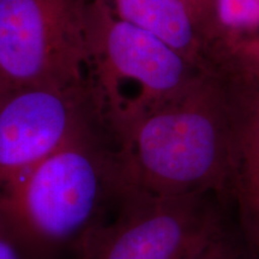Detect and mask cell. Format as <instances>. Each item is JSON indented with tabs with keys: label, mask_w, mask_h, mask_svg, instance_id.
I'll return each instance as SVG.
<instances>
[{
	"label": "cell",
	"mask_w": 259,
	"mask_h": 259,
	"mask_svg": "<svg viewBox=\"0 0 259 259\" xmlns=\"http://www.w3.org/2000/svg\"><path fill=\"white\" fill-rule=\"evenodd\" d=\"M126 186L114 141L93 124L0 192V222L25 259L76 248L111 215Z\"/></svg>",
	"instance_id": "obj_1"
},
{
	"label": "cell",
	"mask_w": 259,
	"mask_h": 259,
	"mask_svg": "<svg viewBox=\"0 0 259 259\" xmlns=\"http://www.w3.org/2000/svg\"><path fill=\"white\" fill-rule=\"evenodd\" d=\"M130 187L157 196L231 190L232 122L226 84L200 73L179 95L115 139Z\"/></svg>",
	"instance_id": "obj_2"
},
{
	"label": "cell",
	"mask_w": 259,
	"mask_h": 259,
	"mask_svg": "<svg viewBox=\"0 0 259 259\" xmlns=\"http://www.w3.org/2000/svg\"><path fill=\"white\" fill-rule=\"evenodd\" d=\"M203 72L158 37L119 18L108 0H90L87 93L114 143Z\"/></svg>",
	"instance_id": "obj_3"
},
{
	"label": "cell",
	"mask_w": 259,
	"mask_h": 259,
	"mask_svg": "<svg viewBox=\"0 0 259 259\" xmlns=\"http://www.w3.org/2000/svg\"><path fill=\"white\" fill-rule=\"evenodd\" d=\"M90 0H0V73L10 89H87Z\"/></svg>",
	"instance_id": "obj_4"
},
{
	"label": "cell",
	"mask_w": 259,
	"mask_h": 259,
	"mask_svg": "<svg viewBox=\"0 0 259 259\" xmlns=\"http://www.w3.org/2000/svg\"><path fill=\"white\" fill-rule=\"evenodd\" d=\"M211 194L126 186L111 215L77 245V259H191L225 229Z\"/></svg>",
	"instance_id": "obj_5"
},
{
	"label": "cell",
	"mask_w": 259,
	"mask_h": 259,
	"mask_svg": "<svg viewBox=\"0 0 259 259\" xmlns=\"http://www.w3.org/2000/svg\"><path fill=\"white\" fill-rule=\"evenodd\" d=\"M87 89L19 88L0 96V192L88 126Z\"/></svg>",
	"instance_id": "obj_6"
},
{
	"label": "cell",
	"mask_w": 259,
	"mask_h": 259,
	"mask_svg": "<svg viewBox=\"0 0 259 259\" xmlns=\"http://www.w3.org/2000/svg\"><path fill=\"white\" fill-rule=\"evenodd\" d=\"M226 84L232 122V181L247 239L259 250V78L239 65Z\"/></svg>",
	"instance_id": "obj_7"
},
{
	"label": "cell",
	"mask_w": 259,
	"mask_h": 259,
	"mask_svg": "<svg viewBox=\"0 0 259 259\" xmlns=\"http://www.w3.org/2000/svg\"><path fill=\"white\" fill-rule=\"evenodd\" d=\"M122 21L150 32L191 64L204 69L205 35L187 0H108Z\"/></svg>",
	"instance_id": "obj_8"
},
{
	"label": "cell",
	"mask_w": 259,
	"mask_h": 259,
	"mask_svg": "<svg viewBox=\"0 0 259 259\" xmlns=\"http://www.w3.org/2000/svg\"><path fill=\"white\" fill-rule=\"evenodd\" d=\"M210 34H219L228 50L259 35V0H215Z\"/></svg>",
	"instance_id": "obj_9"
},
{
	"label": "cell",
	"mask_w": 259,
	"mask_h": 259,
	"mask_svg": "<svg viewBox=\"0 0 259 259\" xmlns=\"http://www.w3.org/2000/svg\"><path fill=\"white\" fill-rule=\"evenodd\" d=\"M191 259H244L240 242L226 228Z\"/></svg>",
	"instance_id": "obj_10"
},
{
	"label": "cell",
	"mask_w": 259,
	"mask_h": 259,
	"mask_svg": "<svg viewBox=\"0 0 259 259\" xmlns=\"http://www.w3.org/2000/svg\"><path fill=\"white\" fill-rule=\"evenodd\" d=\"M229 52L241 67L259 78V35L239 42Z\"/></svg>",
	"instance_id": "obj_11"
},
{
	"label": "cell",
	"mask_w": 259,
	"mask_h": 259,
	"mask_svg": "<svg viewBox=\"0 0 259 259\" xmlns=\"http://www.w3.org/2000/svg\"><path fill=\"white\" fill-rule=\"evenodd\" d=\"M190 8L192 10L194 17L202 28L205 36L210 34L211 29V19L213 11V3L215 0H187Z\"/></svg>",
	"instance_id": "obj_12"
},
{
	"label": "cell",
	"mask_w": 259,
	"mask_h": 259,
	"mask_svg": "<svg viewBox=\"0 0 259 259\" xmlns=\"http://www.w3.org/2000/svg\"><path fill=\"white\" fill-rule=\"evenodd\" d=\"M0 259H25L17 242L0 222Z\"/></svg>",
	"instance_id": "obj_13"
},
{
	"label": "cell",
	"mask_w": 259,
	"mask_h": 259,
	"mask_svg": "<svg viewBox=\"0 0 259 259\" xmlns=\"http://www.w3.org/2000/svg\"><path fill=\"white\" fill-rule=\"evenodd\" d=\"M10 88L8 85H6V83H5V80H4V78H3V76H2V73H0V96L3 95V94H4L6 90H9Z\"/></svg>",
	"instance_id": "obj_14"
}]
</instances>
